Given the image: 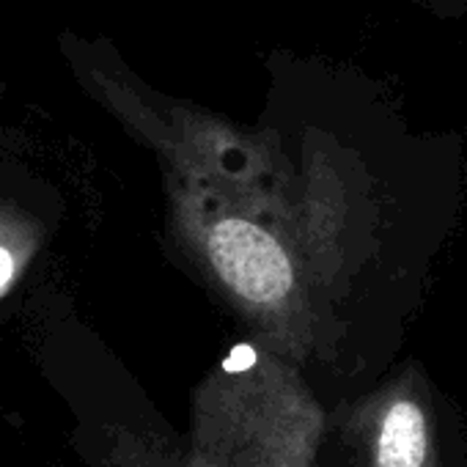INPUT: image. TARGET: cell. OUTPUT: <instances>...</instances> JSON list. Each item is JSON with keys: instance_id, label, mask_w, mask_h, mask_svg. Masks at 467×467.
<instances>
[{"instance_id": "cell-2", "label": "cell", "mask_w": 467, "mask_h": 467, "mask_svg": "<svg viewBox=\"0 0 467 467\" xmlns=\"http://www.w3.org/2000/svg\"><path fill=\"white\" fill-rule=\"evenodd\" d=\"M426 418L415 401L399 399L388 407L377 442L379 467H423Z\"/></svg>"}, {"instance_id": "cell-1", "label": "cell", "mask_w": 467, "mask_h": 467, "mask_svg": "<svg viewBox=\"0 0 467 467\" xmlns=\"http://www.w3.org/2000/svg\"><path fill=\"white\" fill-rule=\"evenodd\" d=\"M206 254L217 275L240 297L267 306L292 289V265L284 248L259 225L225 217L206 237Z\"/></svg>"}, {"instance_id": "cell-3", "label": "cell", "mask_w": 467, "mask_h": 467, "mask_svg": "<svg viewBox=\"0 0 467 467\" xmlns=\"http://www.w3.org/2000/svg\"><path fill=\"white\" fill-rule=\"evenodd\" d=\"M42 248L39 220L12 203L0 201V297H4L28 270Z\"/></svg>"}, {"instance_id": "cell-4", "label": "cell", "mask_w": 467, "mask_h": 467, "mask_svg": "<svg viewBox=\"0 0 467 467\" xmlns=\"http://www.w3.org/2000/svg\"><path fill=\"white\" fill-rule=\"evenodd\" d=\"M254 358H251V349H237L234 352V358L228 360V368H243V366H248Z\"/></svg>"}]
</instances>
